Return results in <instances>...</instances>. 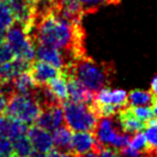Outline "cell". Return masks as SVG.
Here are the masks:
<instances>
[{"label": "cell", "mask_w": 157, "mask_h": 157, "mask_svg": "<svg viewBox=\"0 0 157 157\" xmlns=\"http://www.w3.org/2000/svg\"><path fill=\"white\" fill-rule=\"evenodd\" d=\"M32 44H44L61 51L71 66L86 54L85 31L82 22H72L57 16L52 9L45 15H35L28 30Z\"/></svg>", "instance_id": "1"}, {"label": "cell", "mask_w": 157, "mask_h": 157, "mask_svg": "<svg viewBox=\"0 0 157 157\" xmlns=\"http://www.w3.org/2000/svg\"><path fill=\"white\" fill-rule=\"evenodd\" d=\"M63 76H72L88 91L95 94L101 88L109 87L113 83L116 69L113 62H98L88 55H83L64 71Z\"/></svg>", "instance_id": "2"}, {"label": "cell", "mask_w": 157, "mask_h": 157, "mask_svg": "<svg viewBox=\"0 0 157 157\" xmlns=\"http://www.w3.org/2000/svg\"><path fill=\"white\" fill-rule=\"evenodd\" d=\"M64 125L74 132H93L99 117L94 113L90 103L66 101L62 103Z\"/></svg>", "instance_id": "3"}, {"label": "cell", "mask_w": 157, "mask_h": 157, "mask_svg": "<svg viewBox=\"0 0 157 157\" xmlns=\"http://www.w3.org/2000/svg\"><path fill=\"white\" fill-rule=\"evenodd\" d=\"M41 113L38 100L35 95H24L14 93L8 98L4 113L16 118L26 125H33Z\"/></svg>", "instance_id": "4"}, {"label": "cell", "mask_w": 157, "mask_h": 157, "mask_svg": "<svg viewBox=\"0 0 157 157\" xmlns=\"http://www.w3.org/2000/svg\"><path fill=\"white\" fill-rule=\"evenodd\" d=\"M5 39L13 48L16 57L28 62L35 60V47L22 24L14 21L13 24L6 30Z\"/></svg>", "instance_id": "5"}, {"label": "cell", "mask_w": 157, "mask_h": 157, "mask_svg": "<svg viewBox=\"0 0 157 157\" xmlns=\"http://www.w3.org/2000/svg\"><path fill=\"white\" fill-rule=\"evenodd\" d=\"M33 47H35V56L37 57V60L52 64L53 67L60 70V72H64L70 67L67 57L59 48L44 44H36L33 45Z\"/></svg>", "instance_id": "6"}, {"label": "cell", "mask_w": 157, "mask_h": 157, "mask_svg": "<svg viewBox=\"0 0 157 157\" xmlns=\"http://www.w3.org/2000/svg\"><path fill=\"white\" fill-rule=\"evenodd\" d=\"M37 126L44 128L46 131L52 133L54 130H56L59 126L64 124L63 118V109L62 105H51L41 109L39 117L37 118L35 123Z\"/></svg>", "instance_id": "7"}, {"label": "cell", "mask_w": 157, "mask_h": 157, "mask_svg": "<svg viewBox=\"0 0 157 157\" xmlns=\"http://www.w3.org/2000/svg\"><path fill=\"white\" fill-rule=\"evenodd\" d=\"M28 71L37 86L47 85L49 80H52L53 78H55L61 74L57 68L44 61H39V60H33L31 62L30 68Z\"/></svg>", "instance_id": "8"}, {"label": "cell", "mask_w": 157, "mask_h": 157, "mask_svg": "<svg viewBox=\"0 0 157 157\" xmlns=\"http://www.w3.org/2000/svg\"><path fill=\"white\" fill-rule=\"evenodd\" d=\"M26 135L30 140L35 151L46 154L54 148L52 133L44 130V128H41V127L37 126L36 124L29 126Z\"/></svg>", "instance_id": "9"}, {"label": "cell", "mask_w": 157, "mask_h": 157, "mask_svg": "<svg viewBox=\"0 0 157 157\" xmlns=\"http://www.w3.org/2000/svg\"><path fill=\"white\" fill-rule=\"evenodd\" d=\"M7 4L12 10L14 21L22 24L28 33L33 17V2L29 0H8Z\"/></svg>", "instance_id": "10"}, {"label": "cell", "mask_w": 157, "mask_h": 157, "mask_svg": "<svg viewBox=\"0 0 157 157\" xmlns=\"http://www.w3.org/2000/svg\"><path fill=\"white\" fill-rule=\"evenodd\" d=\"M96 139L93 132L78 131L75 132L71 136V154L74 156H79L93 150Z\"/></svg>", "instance_id": "11"}, {"label": "cell", "mask_w": 157, "mask_h": 157, "mask_svg": "<svg viewBox=\"0 0 157 157\" xmlns=\"http://www.w3.org/2000/svg\"><path fill=\"white\" fill-rule=\"evenodd\" d=\"M127 92L124 90H111L110 87L101 88L94 95L92 102L99 105H118L127 107Z\"/></svg>", "instance_id": "12"}, {"label": "cell", "mask_w": 157, "mask_h": 157, "mask_svg": "<svg viewBox=\"0 0 157 157\" xmlns=\"http://www.w3.org/2000/svg\"><path fill=\"white\" fill-rule=\"evenodd\" d=\"M28 128L29 125H26L16 118L10 117L6 113L0 115V134L6 136L7 139L12 140L20 134H25Z\"/></svg>", "instance_id": "13"}, {"label": "cell", "mask_w": 157, "mask_h": 157, "mask_svg": "<svg viewBox=\"0 0 157 157\" xmlns=\"http://www.w3.org/2000/svg\"><path fill=\"white\" fill-rule=\"evenodd\" d=\"M117 118L118 123L121 124L123 131L130 133V134H135L138 132H144L146 126H147V123L140 121L135 117L134 115L130 111L128 107L123 108L117 115H115Z\"/></svg>", "instance_id": "14"}, {"label": "cell", "mask_w": 157, "mask_h": 157, "mask_svg": "<svg viewBox=\"0 0 157 157\" xmlns=\"http://www.w3.org/2000/svg\"><path fill=\"white\" fill-rule=\"evenodd\" d=\"M67 79L68 85V96L70 101L74 102H84V103H91L94 95L92 92H90L87 88L83 86L77 79L72 76H64Z\"/></svg>", "instance_id": "15"}, {"label": "cell", "mask_w": 157, "mask_h": 157, "mask_svg": "<svg viewBox=\"0 0 157 157\" xmlns=\"http://www.w3.org/2000/svg\"><path fill=\"white\" fill-rule=\"evenodd\" d=\"M31 62L24 61L22 59L15 57L13 61L7 62L0 66V82H9L20 74L28 71Z\"/></svg>", "instance_id": "16"}, {"label": "cell", "mask_w": 157, "mask_h": 157, "mask_svg": "<svg viewBox=\"0 0 157 157\" xmlns=\"http://www.w3.org/2000/svg\"><path fill=\"white\" fill-rule=\"evenodd\" d=\"M13 91L16 94H24V95H35L38 86L35 84L33 79L31 78L29 71H24L22 74L16 76L12 80Z\"/></svg>", "instance_id": "17"}, {"label": "cell", "mask_w": 157, "mask_h": 157, "mask_svg": "<svg viewBox=\"0 0 157 157\" xmlns=\"http://www.w3.org/2000/svg\"><path fill=\"white\" fill-rule=\"evenodd\" d=\"M71 132L72 131L64 124L52 132L53 144H54L55 149L60 150L62 153L71 154V136H72Z\"/></svg>", "instance_id": "18"}, {"label": "cell", "mask_w": 157, "mask_h": 157, "mask_svg": "<svg viewBox=\"0 0 157 157\" xmlns=\"http://www.w3.org/2000/svg\"><path fill=\"white\" fill-rule=\"evenodd\" d=\"M155 98L150 91L144 90H132L127 93V105L134 107V105H151Z\"/></svg>", "instance_id": "19"}, {"label": "cell", "mask_w": 157, "mask_h": 157, "mask_svg": "<svg viewBox=\"0 0 157 157\" xmlns=\"http://www.w3.org/2000/svg\"><path fill=\"white\" fill-rule=\"evenodd\" d=\"M49 90L52 91V93L56 96V99L61 103L66 102L69 100L68 96V85H67V79L62 74H60L57 77L53 78L52 80H49L47 83Z\"/></svg>", "instance_id": "20"}, {"label": "cell", "mask_w": 157, "mask_h": 157, "mask_svg": "<svg viewBox=\"0 0 157 157\" xmlns=\"http://www.w3.org/2000/svg\"><path fill=\"white\" fill-rule=\"evenodd\" d=\"M10 142L13 144L14 153L17 157H28L33 151V147H32L26 133L15 136L14 139L10 140Z\"/></svg>", "instance_id": "21"}, {"label": "cell", "mask_w": 157, "mask_h": 157, "mask_svg": "<svg viewBox=\"0 0 157 157\" xmlns=\"http://www.w3.org/2000/svg\"><path fill=\"white\" fill-rule=\"evenodd\" d=\"M121 0H79L84 16L87 14H93L98 12L101 7L108 5H117Z\"/></svg>", "instance_id": "22"}, {"label": "cell", "mask_w": 157, "mask_h": 157, "mask_svg": "<svg viewBox=\"0 0 157 157\" xmlns=\"http://www.w3.org/2000/svg\"><path fill=\"white\" fill-rule=\"evenodd\" d=\"M144 136L147 140L148 151L157 153V118L150 119L144 128Z\"/></svg>", "instance_id": "23"}, {"label": "cell", "mask_w": 157, "mask_h": 157, "mask_svg": "<svg viewBox=\"0 0 157 157\" xmlns=\"http://www.w3.org/2000/svg\"><path fill=\"white\" fill-rule=\"evenodd\" d=\"M128 109L138 119L144 123H148L150 119L154 118L151 108H149V105H134V107H128Z\"/></svg>", "instance_id": "24"}, {"label": "cell", "mask_w": 157, "mask_h": 157, "mask_svg": "<svg viewBox=\"0 0 157 157\" xmlns=\"http://www.w3.org/2000/svg\"><path fill=\"white\" fill-rule=\"evenodd\" d=\"M14 23V16L7 2L0 1V25L7 30Z\"/></svg>", "instance_id": "25"}, {"label": "cell", "mask_w": 157, "mask_h": 157, "mask_svg": "<svg viewBox=\"0 0 157 157\" xmlns=\"http://www.w3.org/2000/svg\"><path fill=\"white\" fill-rule=\"evenodd\" d=\"M15 57H16L15 53H14L13 48L10 47V45L7 43V40H0V66L7 63V62L13 61Z\"/></svg>", "instance_id": "26"}, {"label": "cell", "mask_w": 157, "mask_h": 157, "mask_svg": "<svg viewBox=\"0 0 157 157\" xmlns=\"http://www.w3.org/2000/svg\"><path fill=\"white\" fill-rule=\"evenodd\" d=\"M128 146H130L131 148L138 150V151H142V153H147V151H148L147 140H146V136H144V132H138V133L133 134Z\"/></svg>", "instance_id": "27"}, {"label": "cell", "mask_w": 157, "mask_h": 157, "mask_svg": "<svg viewBox=\"0 0 157 157\" xmlns=\"http://www.w3.org/2000/svg\"><path fill=\"white\" fill-rule=\"evenodd\" d=\"M16 156L14 153L13 144L10 140L0 134V157H14Z\"/></svg>", "instance_id": "28"}, {"label": "cell", "mask_w": 157, "mask_h": 157, "mask_svg": "<svg viewBox=\"0 0 157 157\" xmlns=\"http://www.w3.org/2000/svg\"><path fill=\"white\" fill-rule=\"evenodd\" d=\"M93 149L98 153L99 157H119V154L116 149L107 147V146H102L98 141L95 142V146Z\"/></svg>", "instance_id": "29"}, {"label": "cell", "mask_w": 157, "mask_h": 157, "mask_svg": "<svg viewBox=\"0 0 157 157\" xmlns=\"http://www.w3.org/2000/svg\"><path fill=\"white\" fill-rule=\"evenodd\" d=\"M45 157H75L72 154L69 153H62L57 149L53 148L52 150H49L48 153L45 154Z\"/></svg>", "instance_id": "30"}, {"label": "cell", "mask_w": 157, "mask_h": 157, "mask_svg": "<svg viewBox=\"0 0 157 157\" xmlns=\"http://www.w3.org/2000/svg\"><path fill=\"white\" fill-rule=\"evenodd\" d=\"M7 100H8V98L2 92L0 91V115L4 113L6 105H7Z\"/></svg>", "instance_id": "31"}, {"label": "cell", "mask_w": 157, "mask_h": 157, "mask_svg": "<svg viewBox=\"0 0 157 157\" xmlns=\"http://www.w3.org/2000/svg\"><path fill=\"white\" fill-rule=\"evenodd\" d=\"M150 92H151V94L154 95V98L156 99L157 98V74L153 78L151 83H150Z\"/></svg>", "instance_id": "32"}, {"label": "cell", "mask_w": 157, "mask_h": 157, "mask_svg": "<svg viewBox=\"0 0 157 157\" xmlns=\"http://www.w3.org/2000/svg\"><path fill=\"white\" fill-rule=\"evenodd\" d=\"M151 111H153V115L154 117L157 118V98L154 100L153 105H151Z\"/></svg>", "instance_id": "33"}, {"label": "cell", "mask_w": 157, "mask_h": 157, "mask_svg": "<svg viewBox=\"0 0 157 157\" xmlns=\"http://www.w3.org/2000/svg\"><path fill=\"white\" fill-rule=\"evenodd\" d=\"M28 157H45V154L38 153V151H35V150H33Z\"/></svg>", "instance_id": "34"}, {"label": "cell", "mask_w": 157, "mask_h": 157, "mask_svg": "<svg viewBox=\"0 0 157 157\" xmlns=\"http://www.w3.org/2000/svg\"><path fill=\"white\" fill-rule=\"evenodd\" d=\"M5 35H6V29L0 25V40L5 39Z\"/></svg>", "instance_id": "35"}, {"label": "cell", "mask_w": 157, "mask_h": 157, "mask_svg": "<svg viewBox=\"0 0 157 157\" xmlns=\"http://www.w3.org/2000/svg\"><path fill=\"white\" fill-rule=\"evenodd\" d=\"M0 1H2V2H7L8 0H0Z\"/></svg>", "instance_id": "36"}, {"label": "cell", "mask_w": 157, "mask_h": 157, "mask_svg": "<svg viewBox=\"0 0 157 157\" xmlns=\"http://www.w3.org/2000/svg\"><path fill=\"white\" fill-rule=\"evenodd\" d=\"M29 1H31V2H36L37 0H29Z\"/></svg>", "instance_id": "37"}, {"label": "cell", "mask_w": 157, "mask_h": 157, "mask_svg": "<svg viewBox=\"0 0 157 157\" xmlns=\"http://www.w3.org/2000/svg\"><path fill=\"white\" fill-rule=\"evenodd\" d=\"M0 83H1V82H0Z\"/></svg>", "instance_id": "38"}]
</instances>
